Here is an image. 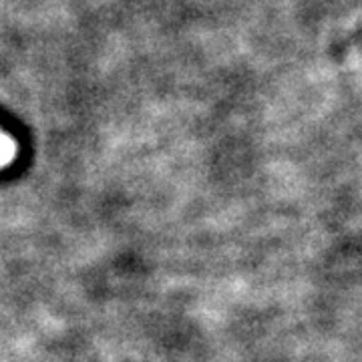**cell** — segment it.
<instances>
[{"mask_svg": "<svg viewBox=\"0 0 362 362\" xmlns=\"http://www.w3.org/2000/svg\"><path fill=\"white\" fill-rule=\"evenodd\" d=\"M14 157V143L0 133V165L8 163Z\"/></svg>", "mask_w": 362, "mask_h": 362, "instance_id": "6da1fadb", "label": "cell"}]
</instances>
